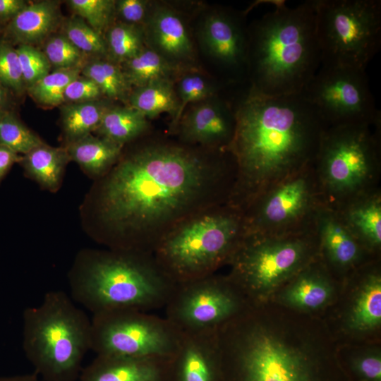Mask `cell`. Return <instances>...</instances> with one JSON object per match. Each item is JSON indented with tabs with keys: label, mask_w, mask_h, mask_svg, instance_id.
I'll return each instance as SVG.
<instances>
[{
	"label": "cell",
	"mask_w": 381,
	"mask_h": 381,
	"mask_svg": "<svg viewBox=\"0 0 381 381\" xmlns=\"http://www.w3.org/2000/svg\"><path fill=\"white\" fill-rule=\"evenodd\" d=\"M97 215L112 250L153 254L186 219L229 203L236 177L229 150L150 140L103 176Z\"/></svg>",
	"instance_id": "cell-1"
},
{
	"label": "cell",
	"mask_w": 381,
	"mask_h": 381,
	"mask_svg": "<svg viewBox=\"0 0 381 381\" xmlns=\"http://www.w3.org/2000/svg\"><path fill=\"white\" fill-rule=\"evenodd\" d=\"M236 121L229 150L236 177L229 203L243 212L268 188L313 165L327 127L302 93L269 97L248 91Z\"/></svg>",
	"instance_id": "cell-2"
},
{
	"label": "cell",
	"mask_w": 381,
	"mask_h": 381,
	"mask_svg": "<svg viewBox=\"0 0 381 381\" xmlns=\"http://www.w3.org/2000/svg\"><path fill=\"white\" fill-rule=\"evenodd\" d=\"M247 65L248 91L269 97L301 93L320 66L313 1L296 7L275 3L248 34Z\"/></svg>",
	"instance_id": "cell-3"
},
{
	"label": "cell",
	"mask_w": 381,
	"mask_h": 381,
	"mask_svg": "<svg viewBox=\"0 0 381 381\" xmlns=\"http://www.w3.org/2000/svg\"><path fill=\"white\" fill-rule=\"evenodd\" d=\"M69 282L71 298L92 314L164 307L176 285L153 254L112 249L82 255Z\"/></svg>",
	"instance_id": "cell-4"
},
{
	"label": "cell",
	"mask_w": 381,
	"mask_h": 381,
	"mask_svg": "<svg viewBox=\"0 0 381 381\" xmlns=\"http://www.w3.org/2000/svg\"><path fill=\"white\" fill-rule=\"evenodd\" d=\"M224 381H346L245 310L217 330Z\"/></svg>",
	"instance_id": "cell-5"
},
{
	"label": "cell",
	"mask_w": 381,
	"mask_h": 381,
	"mask_svg": "<svg viewBox=\"0 0 381 381\" xmlns=\"http://www.w3.org/2000/svg\"><path fill=\"white\" fill-rule=\"evenodd\" d=\"M23 348L44 381H75L91 350V320L62 291H48L23 314Z\"/></svg>",
	"instance_id": "cell-6"
},
{
	"label": "cell",
	"mask_w": 381,
	"mask_h": 381,
	"mask_svg": "<svg viewBox=\"0 0 381 381\" xmlns=\"http://www.w3.org/2000/svg\"><path fill=\"white\" fill-rule=\"evenodd\" d=\"M245 235L243 212L224 203L181 222L153 255L176 284L183 283L213 274L229 264Z\"/></svg>",
	"instance_id": "cell-7"
},
{
	"label": "cell",
	"mask_w": 381,
	"mask_h": 381,
	"mask_svg": "<svg viewBox=\"0 0 381 381\" xmlns=\"http://www.w3.org/2000/svg\"><path fill=\"white\" fill-rule=\"evenodd\" d=\"M327 128L313 164L322 204L337 211L378 188L380 124Z\"/></svg>",
	"instance_id": "cell-8"
},
{
	"label": "cell",
	"mask_w": 381,
	"mask_h": 381,
	"mask_svg": "<svg viewBox=\"0 0 381 381\" xmlns=\"http://www.w3.org/2000/svg\"><path fill=\"white\" fill-rule=\"evenodd\" d=\"M318 249L315 226L284 235L246 234L229 277L248 302H258L312 263Z\"/></svg>",
	"instance_id": "cell-9"
},
{
	"label": "cell",
	"mask_w": 381,
	"mask_h": 381,
	"mask_svg": "<svg viewBox=\"0 0 381 381\" xmlns=\"http://www.w3.org/2000/svg\"><path fill=\"white\" fill-rule=\"evenodd\" d=\"M313 1L320 66L365 70L380 48L381 1Z\"/></svg>",
	"instance_id": "cell-10"
},
{
	"label": "cell",
	"mask_w": 381,
	"mask_h": 381,
	"mask_svg": "<svg viewBox=\"0 0 381 381\" xmlns=\"http://www.w3.org/2000/svg\"><path fill=\"white\" fill-rule=\"evenodd\" d=\"M183 333L165 317L135 309L92 314L91 350L97 356L171 359Z\"/></svg>",
	"instance_id": "cell-11"
},
{
	"label": "cell",
	"mask_w": 381,
	"mask_h": 381,
	"mask_svg": "<svg viewBox=\"0 0 381 381\" xmlns=\"http://www.w3.org/2000/svg\"><path fill=\"white\" fill-rule=\"evenodd\" d=\"M313 165L277 183L243 212L246 234L277 236L314 227L322 205Z\"/></svg>",
	"instance_id": "cell-12"
},
{
	"label": "cell",
	"mask_w": 381,
	"mask_h": 381,
	"mask_svg": "<svg viewBox=\"0 0 381 381\" xmlns=\"http://www.w3.org/2000/svg\"><path fill=\"white\" fill-rule=\"evenodd\" d=\"M248 303L229 276L213 274L176 284L165 318L182 333L217 331L243 313Z\"/></svg>",
	"instance_id": "cell-13"
},
{
	"label": "cell",
	"mask_w": 381,
	"mask_h": 381,
	"mask_svg": "<svg viewBox=\"0 0 381 381\" xmlns=\"http://www.w3.org/2000/svg\"><path fill=\"white\" fill-rule=\"evenodd\" d=\"M301 93L327 128L380 123L365 70L320 66Z\"/></svg>",
	"instance_id": "cell-14"
},
{
	"label": "cell",
	"mask_w": 381,
	"mask_h": 381,
	"mask_svg": "<svg viewBox=\"0 0 381 381\" xmlns=\"http://www.w3.org/2000/svg\"><path fill=\"white\" fill-rule=\"evenodd\" d=\"M236 112L220 101L200 102L182 116L175 132L186 144L229 150L236 130Z\"/></svg>",
	"instance_id": "cell-15"
},
{
	"label": "cell",
	"mask_w": 381,
	"mask_h": 381,
	"mask_svg": "<svg viewBox=\"0 0 381 381\" xmlns=\"http://www.w3.org/2000/svg\"><path fill=\"white\" fill-rule=\"evenodd\" d=\"M224 381L217 330L183 333L169 381Z\"/></svg>",
	"instance_id": "cell-16"
},
{
	"label": "cell",
	"mask_w": 381,
	"mask_h": 381,
	"mask_svg": "<svg viewBox=\"0 0 381 381\" xmlns=\"http://www.w3.org/2000/svg\"><path fill=\"white\" fill-rule=\"evenodd\" d=\"M204 44L209 54L230 71L247 66L248 35L239 19L226 12H216L205 21Z\"/></svg>",
	"instance_id": "cell-17"
},
{
	"label": "cell",
	"mask_w": 381,
	"mask_h": 381,
	"mask_svg": "<svg viewBox=\"0 0 381 381\" xmlns=\"http://www.w3.org/2000/svg\"><path fill=\"white\" fill-rule=\"evenodd\" d=\"M170 359L97 356L80 381H169Z\"/></svg>",
	"instance_id": "cell-18"
},
{
	"label": "cell",
	"mask_w": 381,
	"mask_h": 381,
	"mask_svg": "<svg viewBox=\"0 0 381 381\" xmlns=\"http://www.w3.org/2000/svg\"><path fill=\"white\" fill-rule=\"evenodd\" d=\"M318 248L334 267L350 268L359 261L366 250L344 224L338 212L322 205L315 222Z\"/></svg>",
	"instance_id": "cell-19"
},
{
	"label": "cell",
	"mask_w": 381,
	"mask_h": 381,
	"mask_svg": "<svg viewBox=\"0 0 381 381\" xmlns=\"http://www.w3.org/2000/svg\"><path fill=\"white\" fill-rule=\"evenodd\" d=\"M340 217L367 250L381 246V193L377 188L364 194L337 211Z\"/></svg>",
	"instance_id": "cell-20"
},
{
	"label": "cell",
	"mask_w": 381,
	"mask_h": 381,
	"mask_svg": "<svg viewBox=\"0 0 381 381\" xmlns=\"http://www.w3.org/2000/svg\"><path fill=\"white\" fill-rule=\"evenodd\" d=\"M60 20L58 1L29 3L11 20L7 32L19 44L35 46L52 35Z\"/></svg>",
	"instance_id": "cell-21"
},
{
	"label": "cell",
	"mask_w": 381,
	"mask_h": 381,
	"mask_svg": "<svg viewBox=\"0 0 381 381\" xmlns=\"http://www.w3.org/2000/svg\"><path fill=\"white\" fill-rule=\"evenodd\" d=\"M310 265L296 275L284 290L280 296L284 304L299 310H315L331 298L332 288L329 280Z\"/></svg>",
	"instance_id": "cell-22"
},
{
	"label": "cell",
	"mask_w": 381,
	"mask_h": 381,
	"mask_svg": "<svg viewBox=\"0 0 381 381\" xmlns=\"http://www.w3.org/2000/svg\"><path fill=\"white\" fill-rule=\"evenodd\" d=\"M66 149L70 159L78 164L89 174L103 176L120 158L123 146L90 134L69 143Z\"/></svg>",
	"instance_id": "cell-23"
},
{
	"label": "cell",
	"mask_w": 381,
	"mask_h": 381,
	"mask_svg": "<svg viewBox=\"0 0 381 381\" xmlns=\"http://www.w3.org/2000/svg\"><path fill=\"white\" fill-rule=\"evenodd\" d=\"M155 43L166 55L183 59L189 56L193 45L181 18L166 8L156 10L150 23Z\"/></svg>",
	"instance_id": "cell-24"
},
{
	"label": "cell",
	"mask_w": 381,
	"mask_h": 381,
	"mask_svg": "<svg viewBox=\"0 0 381 381\" xmlns=\"http://www.w3.org/2000/svg\"><path fill=\"white\" fill-rule=\"evenodd\" d=\"M66 148L43 143L22 156L20 164L27 174L49 190L58 188L64 168L70 161Z\"/></svg>",
	"instance_id": "cell-25"
},
{
	"label": "cell",
	"mask_w": 381,
	"mask_h": 381,
	"mask_svg": "<svg viewBox=\"0 0 381 381\" xmlns=\"http://www.w3.org/2000/svg\"><path fill=\"white\" fill-rule=\"evenodd\" d=\"M149 129L147 119L131 107H109L96 132L100 137L123 146Z\"/></svg>",
	"instance_id": "cell-26"
},
{
	"label": "cell",
	"mask_w": 381,
	"mask_h": 381,
	"mask_svg": "<svg viewBox=\"0 0 381 381\" xmlns=\"http://www.w3.org/2000/svg\"><path fill=\"white\" fill-rule=\"evenodd\" d=\"M128 102L129 107L147 119H153L162 113L176 116L179 109L178 96L169 79L153 81L135 87L131 91Z\"/></svg>",
	"instance_id": "cell-27"
},
{
	"label": "cell",
	"mask_w": 381,
	"mask_h": 381,
	"mask_svg": "<svg viewBox=\"0 0 381 381\" xmlns=\"http://www.w3.org/2000/svg\"><path fill=\"white\" fill-rule=\"evenodd\" d=\"M358 291L350 313V327L358 331L373 329L381 322L380 274H368Z\"/></svg>",
	"instance_id": "cell-28"
},
{
	"label": "cell",
	"mask_w": 381,
	"mask_h": 381,
	"mask_svg": "<svg viewBox=\"0 0 381 381\" xmlns=\"http://www.w3.org/2000/svg\"><path fill=\"white\" fill-rule=\"evenodd\" d=\"M110 106L102 100L66 103L61 107V121L69 143L80 140L96 131Z\"/></svg>",
	"instance_id": "cell-29"
},
{
	"label": "cell",
	"mask_w": 381,
	"mask_h": 381,
	"mask_svg": "<svg viewBox=\"0 0 381 381\" xmlns=\"http://www.w3.org/2000/svg\"><path fill=\"white\" fill-rule=\"evenodd\" d=\"M174 67L157 52L143 48L123 63L122 71L130 85L135 87L162 79H169Z\"/></svg>",
	"instance_id": "cell-30"
},
{
	"label": "cell",
	"mask_w": 381,
	"mask_h": 381,
	"mask_svg": "<svg viewBox=\"0 0 381 381\" xmlns=\"http://www.w3.org/2000/svg\"><path fill=\"white\" fill-rule=\"evenodd\" d=\"M81 75L94 81L103 96L115 100H128L131 86L116 64L95 59L87 61L82 68Z\"/></svg>",
	"instance_id": "cell-31"
},
{
	"label": "cell",
	"mask_w": 381,
	"mask_h": 381,
	"mask_svg": "<svg viewBox=\"0 0 381 381\" xmlns=\"http://www.w3.org/2000/svg\"><path fill=\"white\" fill-rule=\"evenodd\" d=\"M81 71L82 68L54 70L28 87V92L36 102L44 107L64 104L66 87L81 74Z\"/></svg>",
	"instance_id": "cell-32"
},
{
	"label": "cell",
	"mask_w": 381,
	"mask_h": 381,
	"mask_svg": "<svg viewBox=\"0 0 381 381\" xmlns=\"http://www.w3.org/2000/svg\"><path fill=\"white\" fill-rule=\"evenodd\" d=\"M105 41L107 54L116 62L124 63L144 48L140 28L123 22L108 29Z\"/></svg>",
	"instance_id": "cell-33"
},
{
	"label": "cell",
	"mask_w": 381,
	"mask_h": 381,
	"mask_svg": "<svg viewBox=\"0 0 381 381\" xmlns=\"http://www.w3.org/2000/svg\"><path fill=\"white\" fill-rule=\"evenodd\" d=\"M62 34L85 56L100 58L107 54L105 38L83 18L74 16L63 25Z\"/></svg>",
	"instance_id": "cell-34"
},
{
	"label": "cell",
	"mask_w": 381,
	"mask_h": 381,
	"mask_svg": "<svg viewBox=\"0 0 381 381\" xmlns=\"http://www.w3.org/2000/svg\"><path fill=\"white\" fill-rule=\"evenodd\" d=\"M44 142L11 112L5 111L0 118V145L25 155Z\"/></svg>",
	"instance_id": "cell-35"
},
{
	"label": "cell",
	"mask_w": 381,
	"mask_h": 381,
	"mask_svg": "<svg viewBox=\"0 0 381 381\" xmlns=\"http://www.w3.org/2000/svg\"><path fill=\"white\" fill-rule=\"evenodd\" d=\"M44 54L54 70L83 68L85 56L62 33L52 35L45 41Z\"/></svg>",
	"instance_id": "cell-36"
},
{
	"label": "cell",
	"mask_w": 381,
	"mask_h": 381,
	"mask_svg": "<svg viewBox=\"0 0 381 381\" xmlns=\"http://www.w3.org/2000/svg\"><path fill=\"white\" fill-rule=\"evenodd\" d=\"M67 4L76 16L100 33L109 25L115 13L113 0H68Z\"/></svg>",
	"instance_id": "cell-37"
},
{
	"label": "cell",
	"mask_w": 381,
	"mask_h": 381,
	"mask_svg": "<svg viewBox=\"0 0 381 381\" xmlns=\"http://www.w3.org/2000/svg\"><path fill=\"white\" fill-rule=\"evenodd\" d=\"M16 49L25 88L50 73L52 67L47 58L35 46L19 44Z\"/></svg>",
	"instance_id": "cell-38"
},
{
	"label": "cell",
	"mask_w": 381,
	"mask_h": 381,
	"mask_svg": "<svg viewBox=\"0 0 381 381\" xmlns=\"http://www.w3.org/2000/svg\"><path fill=\"white\" fill-rule=\"evenodd\" d=\"M212 94V87L202 77L196 74L184 76L178 86L179 104L177 113L171 121V131L175 132L187 104L199 102Z\"/></svg>",
	"instance_id": "cell-39"
},
{
	"label": "cell",
	"mask_w": 381,
	"mask_h": 381,
	"mask_svg": "<svg viewBox=\"0 0 381 381\" xmlns=\"http://www.w3.org/2000/svg\"><path fill=\"white\" fill-rule=\"evenodd\" d=\"M0 83L18 93L25 88L16 49L4 41L0 42Z\"/></svg>",
	"instance_id": "cell-40"
},
{
	"label": "cell",
	"mask_w": 381,
	"mask_h": 381,
	"mask_svg": "<svg viewBox=\"0 0 381 381\" xmlns=\"http://www.w3.org/2000/svg\"><path fill=\"white\" fill-rule=\"evenodd\" d=\"M349 370L356 381H381V356L377 352L353 358Z\"/></svg>",
	"instance_id": "cell-41"
},
{
	"label": "cell",
	"mask_w": 381,
	"mask_h": 381,
	"mask_svg": "<svg viewBox=\"0 0 381 381\" xmlns=\"http://www.w3.org/2000/svg\"><path fill=\"white\" fill-rule=\"evenodd\" d=\"M102 96L96 83L81 74L68 84L64 94L65 103L92 102Z\"/></svg>",
	"instance_id": "cell-42"
},
{
	"label": "cell",
	"mask_w": 381,
	"mask_h": 381,
	"mask_svg": "<svg viewBox=\"0 0 381 381\" xmlns=\"http://www.w3.org/2000/svg\"><path fill=\"white\" fill-rule=\"evenodd\" d=\"M147 10V2L143 0L115 1V13L123 23L136 25L144 20Z\"/></svg>",
	"instance_id": "cell-43"
},
{
	"label": "cell",
	"mask_w": 381,
	"mask_h": 381,
	"mask_svg": "<svg viewBox=\"0 0 381 381\" xmlns=\"http://www.w3.org/2000/svg\"><path fill=\"white\" fill-rule=\"evenodd\" d=\"M28 4L24 0H0V19L11 20Z\"/></svg>",
	"instance_id": "cell-44"
},
{
	"label": "cell",
	"mask_w": 381,
	"mask_h": 381,
	"mask_svg": "<svg viewBox=\"0 0 381 381\" xmlns=\"http://www.w3.org/2000/svg\"><path fill=\"white\" fill-rule=\"evenodd\" d=\"M22 156L8 148L0 145V182L8 172L13 164L20 162Z\"/></svg>",
	"instance_id": "cell-45"
},
{
	"label": "cell",
	"mask_w": 381,
	"mask_h": 381,
	"mask_svg": "<svg viewBox=\"0 0 381 381\" xmlns=\"http://www.w3.org/2000/svg\"><path fill=\"white\" fill-rule=\"evenodd\" d=\"M0 381H40L38 375L34 373L13 376H0Z\"/></svg>",
	"instance_id": "cell-46"
},
{
	"label": "cell",
	"mask_w": 381,
	"mask_h": 381,
	"mask_svg": "<svg viewBox=\"0 0 381 381\" xmlns=\"http://www.w3.org/2000/svg\"><path fill=\"white\" fill-rule=\"evenodd\" d=\"M8 100V88L0 83V109L4 107Z\"/></svg>",
	"instance_id": "cell-47"
},
{
	"label": "cell",
	"mask_w": 381,
	"mask_h": 381,
	"mask_svg": "<svg viewBox=\"0 0 381 381\" xmlns=\"http://www.w3.org/2000/svg\"><path fill=\"white\" fill-rule=\"evenodd\" d=\"M6 110L0 109V118L2 116Z\"/></svg>",
	"instance_id": "cell-48"
}]
</instances>
